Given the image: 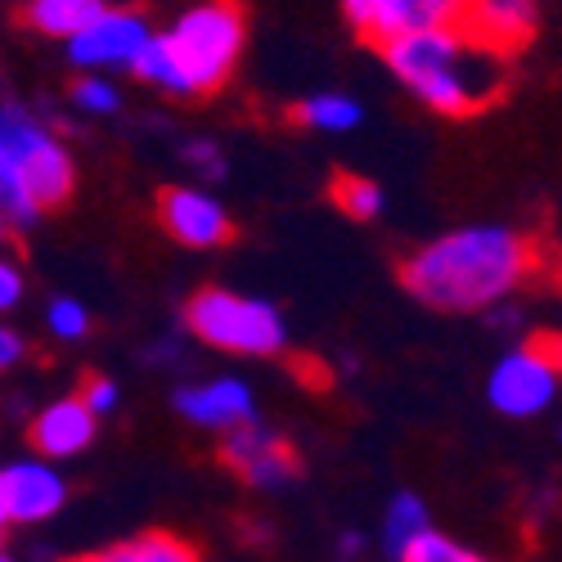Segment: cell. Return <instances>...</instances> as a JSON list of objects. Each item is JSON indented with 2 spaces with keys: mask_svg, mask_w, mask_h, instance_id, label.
I'll return each instance as SVG.
<instances>
[{
  "mask_svg": "<svg viewBox=\"0 0 562 562\" xmlns=\"http://www.w3.org/2000/svg\"><path fill=\"white\" fill-rule=\"evenodd\" d=\"M540 274V244L508 225H468L424 244L401 261L414 302L446 315L491 311Z\"/></svg>",
  "mask_w": 562,
  "mask_h": 562,
  "instance_id": "1",
  "label": "cell"
},
{
  "mask_svg": "<svg viewBox=\"0 0 562 562\" xmlns=\"http://www.w3.org/2000/svg\"><path fill=\"white\" fill-rule=\"evenodd\" d=\"M379 50L383 64L409 86V95L424 100L441 117L486 113L508 90V59L468 27L383 41Z\"/></svg>",
  "mask_w": 562,
  "mask_h": 562,
  "instance_id": "2",
  "label": "cell"
},
{
  "mask_svg": "<svg viewBox=\"0 0 562 562\" xmlns=\"http://www.w3.org/2000/svg\"><path fill=\"white\" fill-rule=\"evenodd\" d=\"M162 36L184 77V90L190 95H212L244 59V41H248L244 0H194Z\"/></svg>",
  "mask_w": 562,
  "mask_h": 562,
  "instance_id": "3",
  "label": "cell"
},
{
  "mask_svg": "<svg viewBox=\"0 0 562 562\" xmlns=\"http://www.w3.org/2000/svg\"><path fill=\"white\" fill-rule=\"evenodd\" d=\"M190 334L229 356H279L289 342L284 315L261 297H239L229 289H203L184 306Z\"/></svg>",
  "mask_w": 562,
  "mask_h": 562,
  "instance_id": "4",
  "label": "cell"
},
{
  "mask_svg": "<svg viewBox=\"0 0 562 562\" xmlns=\"http://www.w3.org/2000/svg\"><path fill=\"white\" fill-rule=\"evenodd\" d=\"M0 145H5V154L14 158L27 194L41 212H50L59 203L72 199L77 190V167L68 158V149L59 145V135L36 122L27 109L19 104H0Z\"/></svg>",
  "mask_w": 562,
  "mask_h": 562,
  "instance_id": "5",
  "label": "cell"
},
{
  "mask_svg": "<svg viewBox=\"0 0 562 562\" xmlns=\"http://www.w3.org/2000/svg\"><path fill=\"white\" fill-rule=\"evenodd\" d=\"M558 373H562V356H558V338L540 334L522 347H513L486 383V396L499 414L508 418H536L553 405L558 396Z\"/></svg>",
  "mask_w": 562,
  "mask_h": 562,
  "instance_id": "6",
  "label": "cell"
},
{
  "mask_svg": "<svg viewBox=\"0 0 562 562\" xmlns=\"http://www.w3.org/2000/svg\"><path fill=\"white\" fill-rule=\"evenodd\" d=\"M154 36L149 19L139 10H113L104 5L90 19L72 41H68V59L72 68H86L90 77H100L109 68H131L135 55L145 50V41Z\"/></svg>",
  "mask_w": 562,
  "mask_h": 562,
  "instance_id": "7",
  "label": "cell"
},
{
  "mask_svg": "<svg viewBox=\"0 0 562 562\" xmlns=\"http://www.w3.org/2000/svg\"><path fill=\"white\" fill-rule=\"evenodd\" d=\"M221 459L229 473H239L248 486H284L297 477V450L289 437H279L270 428H261L257 418L244 428H229Z\"/></svg>",
  "mask_w": 562,
  "mask_h": 562,
  "instance_id": "8",
  "label": "cell"
},
{
  "mask_svg": "<svg viewBox=\"0 0 562 562\" xmlns=\"http://www.w3.org/2000/svg\"><path fill=\"white\" fill-rule=\"evenodd\" d=\"M158 225L184 248H225L234 239L229 212L212 194L184 190V184H167L158 194Z\"/></svg>",
  "mask_w": 562,
  "mask_h": 562,
  "instance_id": "9",
  "label": "cell"
},
{
  "mask_svg": "<svg viewBox=\"0 0 562 562\" xmlns=\"http://www.w3.org/2000/svg\"><path fill=\"white\" fill-rule=\"evenodd\" d=\"M68 499L64 477L55 463L45 459H19L0 468V504H5V522H45L55 518Z\"/></svg>",
  "mask_w": 562,
  "mask_h": 562,
  "instance_id": "10",
  "label": "cell"
},
{
  "mask_svg": "<svg viewBox=\"0 0 562 562\" xmlns=\"http://www.w3.org/2000/svg\"><path fill=\"white\" fill-rule=\"evenodd\" d=\"M468 14H473V0H373L364 36L383 45L418 32H450L468 27Z\"/></svg>",
  "mask_w": 562,
  "mask_h": 562,
  "instance_id": "11",
  "label": "cell"
},
{
  "mask_svg": "<svg viewBox=\"0 0 562 562\" xmlns=\"http://www.w3.org/2000/svg\"><path fill=\"white\" fill-rule=\"evenodd\" d=\"M171 401H176L180 418H190V424L212 428V432L244 428V424H252V418H257L252 387H248V383H239V379H216V383L180 387Z\"/></svg>",
  "mask_w": 562,
  "mask_h": 562,
  "instance_id": "12",
  "label": "cell"
},
{
  "mask_svg": "<svg viewBox=\"0 0 562 562\" xmlns=\"http://www.w3.org/2000/svg\"><path fill=\"white\" fill-rule=\"evenodd\" d=\"M95 424L100 418L90 414L77 396H64V401H50L36 418H32V428H27V437H32V446H36V459H72V454H81L90 441H95Z\"/></svg>",
  "mask_w": 562,
  "mask_h": 562,
  "instance_id": "13",
  "label": "cell"
},
{
  "mask_svg": "<svg viewBox=\"0 0 562 562\" xmlns=\"http://www.w3.org/2000/svg\"><path fill=\"white\" fill-rule=\"evenodd\" d=\"M536 23H540L536 0H473V14H468V32L486 41L491 50H499L504 59L518 55L536 36Z\"/></svg>",
  "mask_w": 562,
  "mask_h": 562,
  "instance_id": "14",
  "label": "cell"
},
{
  "mask_svg": "<svg viewBox=\"0 0 562 562\" xmlns=\"http://www.w3.org/2000/svg\"><path fill=\"white\" fill-rule=\"evenodd\" d=\"M100 10H104V0H27V5H23V23L32 32H41V36L72 41Z\"/></svg>",
  "mask_w": 562,
  "mask_h": 562,
  "instance_id": "15",
  "label": "cell"
},
{
  "mask_svg": "<svg viewBox=\"0 0 562 562\" xmlns=\"http://www.w3.org/2000/svg\"><path fill=\"white\" fill-rule=\"evenodd\" d=\"M424 531H432V513H428V504L418 499V495H409V491H401L392 504H387V518H383V553L392 558V562H401V553L424 536Z\"/></svg>",
  "mask_w": 562,
  "mask_h": 562,
  "instance_id": "16",
  "label": "cell"
},
{
  "mask_svg": "<svg viewBox=\"0 0 562 562\" xmlns=\"http://www.w3.org/2000/svg\"><path fill=\"white\" fill-rule=\"evenodd\" d=\"M126 72H135L145 86L167 90V95H190V90H184L180 68H176V59H171V50H167V36H162V32H154V36L145 41V50L135 55V64H131Z\"/></svg>",
  "mask_w": 562,
  "mask_h": 562,
  "instance_id": "17",
  "label": "cell"
},
{
  "mask_svg": "<svg viewBox=\"0 0 562 562\" xmlns=\"http://www.w3.org/2000/svg\"><path fill=\"white\" fill-rule=\"evenodd\" d=\"M36 216H41V207L32 203L14 158L5 154V145H0V221L14 225V229H27V225H36Z\"/></svg>",
  "mask_w": 562,
  "mask_h": 562,
  "instance_id": "18",
  "label": "cell"
},
{
  "mask_svg": "<svg viewBox=\"0 0 562 562\" xmlns=\"http://www.w3.org/2000/svg\"><path fill=\"white\" fill-rule=\"evenodd\" d=\"M117 562H199L194 544H184L180 536H167V531H145L117 549H109Z\"/></svg>",
  "mask_w": 562,
  "mask_h": 562,
  "instance_id": "19",
  "label": "cell"
},
{
  "mask_svg": "<svg viewBox=\"0 0 562 562\" xmlns=\"http://www.w3.org/2000/svg\"><path fill=\"white\" fill-rule=\"evenodd\" d=\"M329 194H334V203L351 216V221H373L383 212V190L373 184L369 176H356V171H338L334 180H329Z\"/></svg>",
  "mask_w": 562,
  "mask_h": 562,
  "instance_id": "20",
  "label": "cell"
},
{
  "mask_svg": "<svg viewBox=\"0 0 562 562\" xmlns=\"http://www.w3.org/2000/svg\"><path fill=\"white\" fill-rule=\"evenodd\" d=\"M293 117L311 131H351L360 126V104L347 95H311L293 109Z\"/></svg>",
  "mask_w": 562,
  "mask_h": 562,
  "instance_id": "21",
  "label": "cell"
},
{
  "mask_svg": "<svg viewBox=\"0 0 562 562\" xmlns=\"http://www.w3.org/2000/svg\"><path fill=\"white\" fill-rule=\"evenodd\" d=\"M401 562H486V558L459 540H450V536H441V531H424L401 553Z\"/></svg>",
  "mask_w": 562,
  "mask_h": 562,
  "instance_id": "22",
  "label": "cell"
},
{
  "mask_svg": "<svg viewBox=\"0 0 562 562\" xmlns=\"http://www.w3.org/2000/svg\"><path fill=\"white\" fill-rule=\"evenodd\" d=\"M45 324H50V334L64 338V342H77L90 334V315L77 297H55L50 311H45Z\"/></svg>",
  "mask_w": 562,
  "mask_h": 562,
  "instance_id": "23",
  "label": "cell"
},
{
  "mask_svg": "<svg viewBox=\"0 0 562 562\" xmlns=\"http://www.w3.org/2000/svg\"><path fill=\"white\" fill-rule=\"evenodd\" d=\"M72 104H77L81 113H113V109L122 104V95H117V86H113V81H104V77H86V81L72 86Z\"/></svg>",
  "mask_w": 562,
  "mask_h": 562,
  "instance_id": "24",
  "label": "cell"
},
{
  "mask_svg": "<svg viewBox=\"0 0 562 562\" xmlns=\"http://www.w3.org/2000/svg\"><path fill=\"white\" fill-rule=\"evenodd\" d=\"M77 401L95 414V418H109L113 409H117V383L113 379H104V373H90V379L81 383V392H77Z\"/></svg>",
  "mask_w": 562,
  "mask_h": 562,
  "instance_id": "25",
  "label": "cell"
},
{
  "mask_svg": "<svg viewBox=\"0 0 562 562\" xmlns=\"http://www.w3.org/2000/svg\"><path fill=\"white\" fill-rule=\"evenodd\" d=\"M180 154H184V162H190V167H199L203 176H221V171H225V162H221V149L212 145V139H190V145H184Z\"/></svg>",
  "mask_w": 562,
  "mask_h": 562,
  "instance_id": "26",
  "label": "cell"
},
{
  "mask_svg": "<svg viewBox=\"0 0 562 562\" xmlns=\"http://www.w3.org/2000/svg\"><path fill=\"white\" fill-rule=\"evenodd\" d=\"M19 297H23V270L10 257H0V315L14 311Z\"/></svg>",
  "mask_w": 562,
  "mask_h": 562,
  "instance_id": "27",
  "label": "cell"
},
{
  "mask_svg": "<svg viewBox=\"0 0 562 562\" xmlns=\"http://www.w3.org/2000/svg\"><path fill=\"white\" fill-rule=\"evenodd\" d=\"M23 356H27V342L10 329V324H0V373H10L14 364H23Z\"/></svg>",
  "mask_w": 562,
  "mask_h": 562,
  "instance_id": "28",
  "label": "cell"
},
{
  "mask_svg": "<svg viewBox=\"0 0 562 562\" xmlns=\"http://www.w3.org/2000/svg\"><path fill=\"white\" fill-rule=\"evenodd\" d=\"M369 10H373V0H342V14H347V23L364 36V27H369Z\"/></svg>",
  "mask_w": 562,
  "mask_h": 562,
  "instance_id": "29",
  "label": "cell"
},
{
  "mask_svg": "<svg viewBox=\"0 0 562 562\" xmlns=\"http://www.w3.org/2000/svg\"><path fill=\"white\" fill-rule=\"evenodd\" d=\"M68 562H117L113 553H81V558H68Z\"/></svg>",
  "mask_w": 562,
  "mask_h": 562,
  "instance_id": "30",
  "label": "cell"
},
{
  "mask_svg": "<svg viewBox=\"0 0 562 562\" xmlns=\"http://www.w3.org/2000/svg\"><path fill=\"white\" fill-rule=\"evenodd\" d=\"M356 549H360V536H342V553H347V558H351V553H356Z\"/></svg>",
  "mask_w": 562,
  "mask_h": 562,
  "instance_id": "31",
  "label": "cell"
},
{
  "mask_svg": "<svg viewBox=\"0 0 562 562\" xmlns=\"http://www.w3.org/2000/svg\"><path fill=\"white\" fill-rule=\"evenodd\" d=\"M0 562H14V558H10V553H5V549H0Z\"/></svg>",
  "mask_w": 562,
  "mask_h": 562,
  "instance_id": "32",
  "label": "cell"
},
{
  "mask_svg": "<svg viewBox=\"0 0 562 562\" xmlns=\"http://www.w3.org/2000/svg\"><path fill=\"white\" fill-rule=\"evenodd\" d=\"M0 527H5V504H0Z\"/></svg>",
  "mask_w": 562,
  "mask_h": 562,
  "instance_id": "33",
  "label": "cell"
},
{
  "mask_svg": "<svg viewBox=\"0 0 562 562\" xmlns=\"http://www.w3.org/2000/svg\"><path fill=\"white\" fill-rule=\"evenodd\" d=\"M0 531H5V527H0Z\"/></svg>",
  "mask_w": 562,
  "mask_h": 562,
  "instance_id": "34",
  "label": "cell"
}]
</instances>
